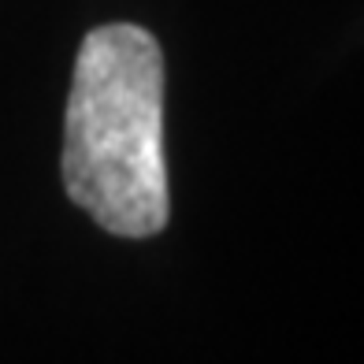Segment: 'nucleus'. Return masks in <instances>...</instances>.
Masks as SVG:
<instances>
[{
  "instance_id": "1",
  "label": "nucleus",
  "mask_w": 364,
  "mask_h": 364,
  "mask_svg": "<svg viewBox=\"0 0 364 364\" xmlns=\"http://www.w3.org/2000/svg\"><path fill=\"white\" fill-rule=\"evenodd\" d=\"M63 186L115 238H153L168 227L164 53L134 23L82 38L63 123Z\"/></svg>"
}]
</instances>
